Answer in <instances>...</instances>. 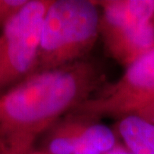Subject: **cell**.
Masks as SVG:
<instances>
[{
	"label": "cell",
	"instance_id": "obj_1",
	"mask_svg": "<svg viewBox=\"0 0 154 154\" xmlns=\"http://www.w3.org/2000/svg\"><path fill=\"white\" fill-rule=\"evenodd\" d=\"M104 68L85 58L37 72L0 94V142L5 154H27L60 118L105 84Z\"/></svg>",
	"mask_w": 154,
	"mask_h": 154
},
{
	"label": "cell",
	"instance_id": "obj_2",
	"mask_svg": "<svg viewBox=\"0 0 154 154\" xmlns=\"http://www.w3.org/2000/svg\"><path fill=\"white\" fill-rule=\"evenodd\" d=\"M99 36L100 10L96 1L52 0L43 22L34 73L88 58Z\"/></svg>",
	"mask_w": 154,
	"mask_h": 154
},
{
	"label": "cell",
	"instance_id": "obj_3",
	"mask_svg": "<svg viewBox=\"0 0 154 154\" xmlns=\"http://www.w3.org/2000/svg\"><path fill=\"white\" fill-rule=\"evenodd\" d=\"M52 0H28L0 35V92L32 75L37 64L42 26Z\"/></svg>",
	"mask_w": 154,
	"mask_h": 154
},
{
	"label": "cell",
	"instance_id": "obj_4",
	"mask_svg": "<svg viewBox=\"0 0 154 154\" xmlns=\"http://www.w3.org/2000/svg\"><path fill=\"white\" fill-rule=\"evenodd\" d=\"M154 102V50L125 68L123 75L105 83L74 111L100 120L135 115Z\"/></svg>",
	"mask_w": 154,
	"mask_h": 154
},
{
	"label": "cell",
	"instance_id": "obj_5",
	"mask_svg": "<svg viewBox=\"0 0 154 154\" xmlns=\"http://www.w3.org/2000/svg\"><path fill=\"white\" fill-rule=\"evenodd\" d=\"M38 148L50 154H106L118 141L116 132L102 123L72 110L51 126Z\"/></svg>",
	"mask_w": 154,
	"mask_h": 154
},
{
	"label": "cell",
	"instance_id": "obj_6",
	"mask_svg": "<svg viewBox=\"0 0 154 154\" xmlns=\"http://www.w3.org/2000/svg\"><path fill=\"white\" fill-rule=\"evenodd\" d=\"M100 36L127 31L154 20V0H102Z\"/></svg>",
	"mask_w": 154,
	"mask_h": 154
},
{
	"label": "cell",
	"instance_id": "obj_7",
	"mask_svg": "<svg viewBox=\"0 0 154 154\" xmlns=\"http://www.w3.org/2000/svg\"><path fill=\"white\" fill-rule=\"evenodd\" d=\"M108 54L127 68L154 50V20L137 28L102 36Z\"/></svg>",
	"mask_w": 154,
	"mask_h": 154
},
{
	"label": "cell",
	"instance_id": "obj_8",
	"mask_svg": "<svg viewBox=\"0 0 154 154\" xmlns=\"http://www.w3.org/2000/svg\"><path fill=\"white\" fill-rule=\"evenodd\" d=\"M116 134L132 154H154V124L138 115L119 119Z\"/></svg>",
	"mask_w": 154,
	"mask_h": 154
},
{
	"label": "cell",
	"instance_id": "obj_9",
	"mask_svg": "<svg viewBox=\"0 0 154 154\" xmlns=\"http://www.w3.org/2000/svg\"><path fill=\"white\" fill-rule=\"evenodd\" d=\"M28 0H0V29L6 25L26 4Z\"/></svg>",
	"mask_w": 154,
	"mask_h": 154
},
{
	"label": "cell",
	"instance_id": "obj_10",
	"mask_svg": "<svg viewBox=\"0 0 154 154\" xmlns=\"http://www.w3.org/2000/svg\"><path fill=\"white\" fill-rule=\"evenodd\" d=\"M135 115L142 117V118L147 120V121L151 122L152 124H154V102L147 107H145V108L141 109L140 111H138Z\"/></svg>",
	"mask_w": 154,
	"mask_h": 154
},
{
	"label": "cell",
	"instance_id": "obj_11",
	"mask_svg": "<svg viewBox=\"0 0 154 154\" xmlns=\"http://www.w3.org/2000/svg\"><path fill=\"white\" fill-rule=\"evenodd\" d=\"M106 154H132L129 150L127 149L124 144L121 142H118L113 148L108 151Z\"/></svg>",
	"mask_w": 154,
	"mask_h": 154
},
{
	"label": "cell",
	"instance_id": "obj_12",
	"mask_svg": "<svg viewBox=\"0 0 154 154\" xmlns=\"http://www.w3.org/2000/svg\"><path fill=\"white\" fill-rule=\"evenodd\" d=\"M27 154H50V153L46 152L45 150H43L41 148H38V147H34L31 151H29Z\"/></svg>",
	"mask_w": 154,
	"mask_h": 154
},
{
	"label": "cell",
	"instance_id": "obj_13",
	"mask_svg": "<svg viewBox=\"0 0 154 154\" xmlns=\"http://www.w3.org/2000/svg\"><path fill=\"white\" fill-rule=\"evenodd\" d=\"M0 154H5V151H4V148H3L1 142H0Z\"/></svg>",
	"mask_w": 154,
	"mask_h": 154
}]
</instances>
